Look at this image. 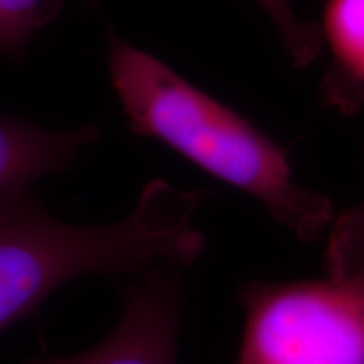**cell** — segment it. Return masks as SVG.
I'll list each match as a JSON object with an SVG mask.
<instances>
[{
  "instance_id": "cell-1",
  "label": "cell",
  "mask_w": 364,
  "mask_h": 364,
  "mask_svg": "<svg viewBox=\"0 0 364 364\" xmlns=\"http://www.w3.org/2000/svg\"><path fill=\"white\" fill-rule=\"evenodd\" d=\"M108 70L130 130L156 139L241 193L311 243L329 230V198L295 179L285 150L270 136L135 46L115 41Z\"/></svg>"
},
{
  "instance_id": "cell-2",
  "label": "cell",
  "mask_w": 364,
  "mask_h": 364,
  "mask_svg": "<svg viewBox=\"0 0 364 364\" xmlns=\"http://www.w3.org/2000/svg\"><path fill=\"white\" fill-rule=\"evenodd\" d=\"M203 199V191H181L154 179L135 211L112 225H68L36 198L0 216V332L80 275L147 273L159 263L174 268L194 263L206 245L193 225Z\"/></svg>"
},
{
  "instance_id": "cell-3",
  "label": "cell",
  "mask_w": 364,
  "mask_h": 364,
  "mask_svg": "<svg viewBox=\"0 0 364 364\" xmlns=\"http://www.w3.org/2000/svg\"><path fill=\"white\" fill-rule=\"evenodd\" d=\"M324 279L253 282L236 364H364V203L327 230Z\"/></svg>"
},
{
  "instance_id": "cell-4",
  "label": "cell",
  "mask_w": 364,
  "mask_h": 364,
  "mask_svg": "<svg viewBox=\"0 0 364 364\" xmlns=\"http://www.w3.org/2000/svg\"><path fill=\"white\" fill-rule=\"evenodd\" d=\"M169 268H152L132 287L120 321L98 346L78 356L38 358L27 364H176L184 300Z\"/></svg>"
},
{
  "instance_id": "cell-5",
  "label": "cell",
  "mask_w": 364,
  "mask_h": 364,
  "mask_svg": "<svg viewBox=\"0 0 364 364\" xmlns=\"http://www.w3.org/2000/svg\"><path fill=\"white\" fill-rule=\"evenodd\" d=\"M97 136L93 125L53 132L22 118L0 115V216L34 199L36 182L73 166Z\"/></svg>"
},
{
  "instance_id": "cell-6",
  "label": "cell",
  "mask_w": 364,
  "mask_h": 364,
  "mask_svg": "<svg viewBox=\"0 0 364 364\" xmlns=\"http://www.w3.org/2000/svg\"><path fill=\"white\" fill-rule=\"evenodd\" d=\"M324 34L346 83L364 85V0H327Z\"/></svg>"
},
{
  "instance_id": "cell-7",
  "label": "cell",
  "mask_w": 364,
  "mask_h": 364,
  "mask_svg": "<svg viewBox=\"0 0 364 364\" xmlns=\"http://www.w3.org/2000/svg\"><path fill=\"white\" fill-rule=\"evenodd\" d=\"M63 0H0V53L21 56L26 46L56 16Z\"/></svg>"
},
{
  "instance_id": "cell-8",
  "label": "cell",
  "mask_w": 364,
  "mask_h": 364,
  "mask_svg": "<svg viewBox=\"0 0 364 364\" xmlns=\"http://www.w3.org/2000/svg\"><path fill=\"white\" fill-rule=\"evenodd\" d=\"M257 2L275 24L295 65L304 66L311 63L318 48L317 36L299 19L292 7V0H257Z\"/></svg>"
}]
</instances>
